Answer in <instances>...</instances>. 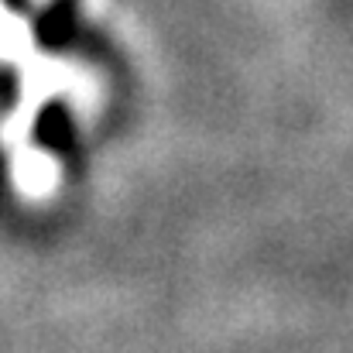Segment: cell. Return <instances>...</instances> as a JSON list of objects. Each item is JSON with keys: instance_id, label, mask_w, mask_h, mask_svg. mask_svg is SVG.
Here are the masks:
<instances>
[{"instance_id": "obj_1", "label": "cell", "mask_w": 353, "mask_h": 353, "mask_svg": "<svg viewBox=\"0 0 353 353\" xmlns=\"http://www.w3.org/2000/svg\"><path fill=\"white\" fill-rule=\"evenodd\" d=\"M31 137L41 151H52V154H69L76 148V123L72 114L62 100H48L38 114H34V127H31Z\"/></svg>"}, {"instance_id": "obj_2", "label": "cell", "mask_w": 353, "mask_h": 353, "mask_svg": "<svg viewBox=\"0 0 353 353\" xmlns=\"http://www.w3.org/2000/svg\"><path fill=\"white\" fill-rule=\"evenodd\" d=\"M79 17V0H48L45 10L34 17V41L41 52H59L72 41Z\"/></svg>"}, {"instance_id": "obj_3", "label": "cell", "mask_w": 353, "mask_h": 353, "mask_svg": "<svg viewBox=\"0 0 353 353\" xmlns=\"http://www.w3.org/2000/svg\"><path fill=\"white\" fill-rule=\"evenodd\" d=\"M17 97H21V79H17V72H14L10 65H0V107L7 110Z\"/></svg>"}, {"instance_id": "obj_4", "label": "cell", "mask_w": 353, "mask_h": 353, "mask_svg": "<svg viewBox=\"0 0 353 353\" xmlns=\"http://www.w3.org/2000/svg\"><path fill=\"white\" fill-rule=\"evenodd\" d=\"M3 3H7L10 10H17V7H24V0H3Z\"/></svg>"}]
</instances>
